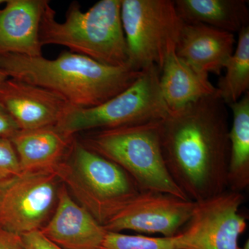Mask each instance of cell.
<instances>
[{"label":"cell","instance_id":"6da1fadb","mask_svg":"<svg viewBox=\"0 0 249 249\" xmlns=\"http://www.w3.org/2000/svg\"><path fill=\"white\" fill-rule=\"evenodd\" d=\"M219 91L160 121L162 153L170 176L188 200L199 202L228 190L229 112Z\"/></svg>","mask_w":249,"mask_h":249},{"label":"cell","instance_id":"7a4b0ae2","mask_svg":"<svg viewBox=\"0 0 249 249\" xmlns=\"http://www.w3.org/2000/svg\"><path fill=\"white\" fill-rule=\"evenodd\" d=\"M0 68L9 78L53 91L77 108L103 104L127 89L142 72L129 67L107 66L70 51L54 60L42 55H0Z\"/></svg>","mask_w":249,"mask_h":249},{"label":"cell","instance_id":"3957f363","mask_svg":"<svg viewBox=\"0 0 249 249\" xmlns=\"http://www.w3.org/2000/svg\"><path fill=\"white\" fill-rule=\"evenodd\" d=\"M121 8V0H101L83 12L72 2L61 23L48 1L41 18V45L64 46L107 66L129 67Z\"/></svg>","mask_w":249,"mask_h":249},{"label":"cell","instance_id":"277c9868","mask_svg":"<svg viewBox=\"0 0 249 249\" xmlns=\"http://www.w3.org/2000/svg\"><path fill=\"white\" fill-rule=\"evenodd\" d=\"M160 121L89 131L80 142L119 165L141 191L160 192L187 199L165 165L160 143Z\"/></svg>","mask_w":249,"mask_h":249},{"label":"cell","instance_id":"5b68a950","mask_svg":"<svg viewBox=\"0 0 249 249\" xmlns=\"http://www.w3.org/2000/svg\"><path fill=\"white\" fill-rule=\"evenodd\" d=\"M56 175L75 200L103 226L141 192L119 165L77 139Z\"/></svg>","mask_w":249,"mask_h":249},{"label":"cell","instance_id":"8992f818","mask_svg":"<svg viewBox=\"0 0 249 249\" xmlns=\"http://www.w3.org/2000/svg\"><path fill=\"white\" fill-rule=\"evenodd\" d=\"M160 71L152 66L127 89L107 101L89 108L72 107L57 127L68 135L161 121L168 115L160 92Z\"/></svg>","mask_w":249,"mask_h":249},{"label":"cell","instance_id":"52a82bcc","mask_svg":"<svg viewBox=\"0 0 249 249\" xmlns=\"http://www.w3.org/2000/svg\"><path fill=\"white\" fill-rule=\"evenodd\" d=\"M121 22L128 66L160 71L168 54L176 50L184 24L172 0H121Z\"/></svg>","mask_w":249,"mask_h":249},{"label":"cell","instance_id":"ba28073f","mask_svg":"<svg viewBox=\"0 0 249 249\" xmlns=\"http://www.w3.org/2000/svg\"><path fill=\"white\" fill-rule=\"evenodd\" d=\"M61 185L54 173L18 175L0 188V227L21 236L40 231L53 214Z\"/></svg>","mask_w":249,"mask_h":249},{"label":"cell","instance_id":"9c48e42d","mask_svg":"<svg viewBox=\"0 0 249 249\" xmlns=\"http://www.w3.org/2000/svg\"><path fill=\"white\" fill-rule=\"evenodd\" d=\"M242 193L224 191L196 202L183 230L173 236L178 249H238L239 237L247 227L240 213Z\"/></svg>","mask_w":249,"mask_h":249},{"label":"cell","instance_id":"30bf717a","mask_svg":"<svg viewBox=\"0 0 249 249\" xmlns=\"http://www.w3.org/2000/svg\"><path fill=\"white\" fill-rule=\"evenodd\" d=\"M196 202L154 191H141L103 225L107 231H134L173 237L186 225Z\"/></svg>","mask_w":249,"mask_h":249},{"label":"cell","instance_id":"8fae6325","mask_svg":"<svg viewBox=\"0 0 249 249\" xmlns=\"http://www.w3.org/2000/svg\"><path fill=\"white\" fill-rule=\"evenodd\" d=\"M0 104L19 130L57 125L73 107L58 93L11 78L0 84Z\"/></svg>","mask_w":249,"mask_h":249},{"label":"cell","instance_id":"7c38bea8","mask_svg":"<svg viewBox=\"0 0 249 249\" xmlns=\"http://www.w3.org/2000/svg\"><path fill=\"white\" fill-rule=\"evenodd\" d=\"M40 231L63 249H101L107 232L62 183L53 214Z\"/></svg>","mask_w":249,"mask_h":249},{"label":"cell","instance_id":"4fadbf2b","mask_svg":"<svg viewBox=\"0 0 249 249\" xmlns=\"http://www.w3.org/2000/svg\"><path fill=\"white\" fill-rule=\"evenodd\" d=\"M235 34L202 24H183L176 47L178 56L202 76H220L235 51Z\"/></svg>","mask_w":249,"mask_h":249},{"label":"cell","instance_id":"5bb4252c","mask_svg":"<svg viewBox=\"0 0 249 249\" xmlns=\"http://www.w3.org/2000/svg\"><path fill=\"white\" fill-rule=\"evenodd\" d=\"M46 0H7L0 10V55H42L41 18Z\"/></svg>","mask_w":249,"mask_h":249},{"label":"cell","instance_id":"9a60e30c","mask_svg":"<svg viewBox=\"0 0 249 249\" xmlns=\"http://www.w3.org/2000/svg\"><path fill=\"white\" fill-rule=\"evenodd\" d=\"M76 137L57 125L19 130L11 139L17 152L22 173L56 174L70 155Z\"/></svg>","mask_w":249,"mask_h":249},{"label":"cell","instance_id":"2e32d148","mask_svg":"<svg viewBox=\"0 0 249 249\" xmlns=\"http://www.w3.org/2000/svg\"><path fill=\"white\" fill-rule=\"evenodd\" d=\"M160 85L168 111H178L218 93L209 77L193 70L178 56L176 50L172 51L165 58L160 71Z\"/></svg>","mask_w":249,"mask_h":249},{"label":"cell","instance_id":"e0dca14e","mask_svg":"<svg viewBox=\"0 0 249 249\" xmlns=\"http://www.w3.org/2000/svg\"><path fill=\"white\" fill-rule=\"evenodd\" d=\"M175 6L185 23L202 24L227 32L239 33L249 26L247 0H176Z\"/></svg>","mask_w":249,"mask_h":249},{"label":"cell","instance_id":"ac0fdd59","mask_svg":"<svg viewBox=\"0 0 249 249\" xmlns=\"http://www.w3.org/2000/svg\"><path fill=\"white\" fill-rule=\"evenodd\" d=\"M229 107L232 110V123L229 134L228 190L241 193L249 184V93Z\"/></svg>","mask_w":249,"mask_h":249},{"label":"cell","instance_id":"d6986e66","mask_svg":"<svg viewBox=\"0 0 249 249\" xmlns=\"http://www.w3.org/2000/svg\"><path fill=\"white\" fill-rule=\"evenodd\" d=\"M237 45L224 69L226 73L218 82L217 89L227 106L238 101L249 88V26L238 33Z\"/></svg>","mask_w":249,"mask_h":249},{"label":"cell","instance_id":"ffe728a7","mask_svg":"<svg viewBox=\"0 0 249 249\" xmlns=\"http://www.w3.org/2000/svg\"><path fill=\"white\" fill-rule=\"evenodd\" d=\"M101 249H178L173 237H152L107 231Z\"/></svg>","mask_w":249,"mask_h":249},{"label":"cell","instance_id":"44dd1931","mask_svg":"<svg viewBox=\"0 0 249 249\" xmlns=\"http://www.w3.org/2000/svg\"><path fill=\"white\" fill-rule=\"evenodd\" d=\"M21 173L19 159L11 139L0 138V188Z\"/></svg>","mask_w":249,"mask_h":249},{"label":"cell","instance_id":"7402d4cb","mask_svg":"<svg viewBox=\"0 0 249 249\" xmlns=\"http://www.w3.org/2000/svg\"><path fill=\"white\" fill-rule=\"evenodd\" d=\"M22 237L27 249H63L47 240L40 231L25 234Z\"/></svg>","mask_w":249,"mask_h":249},{"label":"cell","instance_id":"603a6c76","mask_svg":"<svg viewBox=\"0 0 249 249\" xmlns=\"http://www.w3.org/2000/svg\"><path fill=\"white\" fill-rule=\"evenodd\" d=\"M19 130L14 119L0 104V138L11 139Z\"/></svg>","mask_w":249,"mask_h":249},{"label":"cell","instance_id":"cb8c5ba5","mask_svg":"<svg viewBox=\"0 0 249 249\" xmlns=\"http://www.w3.org/2000/svg\"><path fill=\"white\" fill-rule=\"evenodd\" d=\"M0 249H27L22 236L0 227Z\"/></svg>","mask_w":249,"mask_h":249},{"label":"cell","instance_id":"d4e9b609","mask_svg":"<svg viewBox=\"0 0 249 249\" xmlns=\"http://www.w3.org/2000/svg\"><path fill=\"white\" fill-rule=\"evenodd\" d=\"M9 77L7 76V75L4 73V71L0 68V84L3 82L5 80L7 79Z\"/></svg>","mask_w":249,"mask_h":249},{"label":"cell","instance_id":"484cf974","mask_svg":"<svg viewBox=\"0 0 249 249\" xmlns=\"http://www.w3.org/2000/svg\"><path fill=\"white\" fill-rule=\"evenodd\" d=\"M238 249H249V240L247 241V242H246L245 245H244V247H242V249L238 248Z\"/></svg>","mask_w":249,"mask_h":249},{"label":"cell","instance_id":"4316f807","mask_svg":"<svg viewBox=\"0 0 249 249\" xmlns=\"http://www.w3.org/2000/svg\"><path fill=\"white\" fill-rule=\"evenodd\" d=\"M6 1L5 0H0V4H3V3H6Z\"/></svg>","mask_w":249,"mask_h":249}]
</instances>
